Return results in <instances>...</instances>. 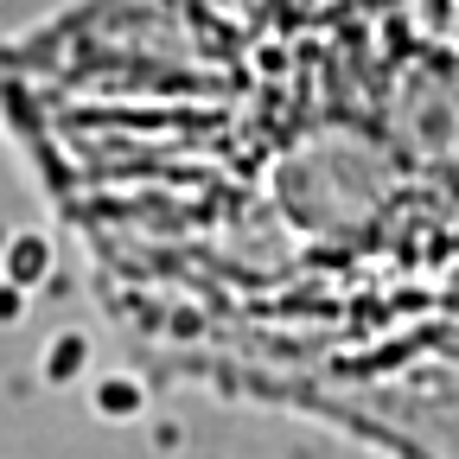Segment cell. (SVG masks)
<instances>
[{
  "mask_svg": "<svg viewBox=\"0 0 459 459\" xmlns=\"http://www.w3.org/2000/svg\"><path fill=\"white\" fill-rule=\"evenodd\" d=\"M51 268H57V249H51V237L45 230H7L0 237V274H7L13 287H45L51 281Z\"/></svg>",
  "mask_w": 459,
  "mask_h": 459,
  "instance_id": "1",
  "label": "cell"
},
{
  "mask_svg": "<svg viewBox=\"0 0 459 459\" xmlns=\"http://www.w3.org/2000/svg\"><path fill=\"white\" fill-rule=\"evenodd\" d=\"M39 377H45L51 389L83 383V377H90V332H77V325L51 332V338H45V351H39Z\"/></svg>",
  "mask_w": 459,
  "mask_h": 459,
  "instance_id": "2",
  "label": "cell"
},
{
  "mask_svg": "<svg viewBox=\"0 0 459 459\" xmlns=\"http://www.w3.org/2000/svg\"><path fill=\"white\" fill-rule=\"evenodd\" d=\"M32 313V300H26V287H13L7 274H0V332H13L20 319Z\"/></svg>",
  "mask_w": 459,
  "mask_h": 459,
  "instance_id": "4",
  "label": "cell"
},
{
  "mask_svg": "<svg viewBox=\"0 0 459 459\" xmlns=\"http://www.w3.org/2000/svg\"><path fill=\"white\" fill-rule=\"evenodd\" d=\"M90 409H96V421H141L147 415V383L141 377H128V370H108V377H96L90 383Z\"/></svg>",
  "mask_w": 459,
  "mask_h": 459,
  "instance_id": "3",
  "label": "cell"
}]
</instances>
